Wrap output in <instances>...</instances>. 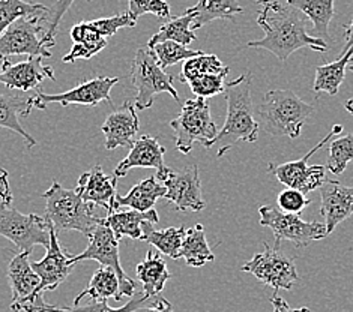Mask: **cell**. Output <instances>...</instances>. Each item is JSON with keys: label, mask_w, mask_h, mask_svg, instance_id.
Returning a JSON list of instances; mask_svg holds the SVG:
<instances>
[{"label": "cell", "mask_w": 353, "mask_h": 312, "mask_svg": "<svg viewBox=\"0 0 353 312\" xmlns=\"http://www.w3.org/2000/svg\"><path fill=\"white\" fill-rule=\"evenodd\" d=\"M257 24L263 29L265 37L250 41L248 47L263 48L285 62L292 53L310 47L314 52H327V42L307 32V20L302 14L289 5L269 0L257 15Z\"/></svg>", "instance_id": "obj_1"}, {"label": "cell", "mask_w": 353, "mask_h": 312, "mask_svg": "<svg viewBox=\"0 0 353 312\" xmlns=\"http://www.w3.org/2000/svg\"><path fill=\"white\" fill-rule=\"evenodd\" d=\"M251 72H243L236 80L225 84L224 98L227 103L225 123L218 136L212 140L211 147L218 146V156H224L238 141L256 143L259 128L251 101Z\"/></svg>", "instance_id": "obj_2"}, {"label": "cell", "mask_w": 353, "mask_h": 312, "mask_svg": "<svg viewBox=\"0 0 353 312\" xmlns=\"http://www.w3.org/2000/svg\"><path fill=\"white\" fill-rule=\"evenodd\" d=\"M316 110L290 89L269 90L257 107L260 125L272 137L298 138L305 121Z\"/></svg>", "instance_id": "obj_3"}, {"label": "cell", "mask_w": 353, "mask_h": 312, "mask_svg": "<svg viewBox=\"0 0 353 312\" xmlns=\"http://www.w3.org/2000/svg\"><path fill=\"white\" fill-rule=\"evenodd\" d=\"M46 219L56 231H79L83 236L94 233L103 218L94 214V205L86 203L75 189L63 188L57 180L44 192Z\"/></svg>", "instance_id": "obj_4"}, {"label": "cell", "mask_w": 353, "mask_h": 312, "mask_svg": "<svg viewBox=\"0 0 353 312\" xmlns=\"http://www.w3.org/2000/svg\"><path fill=\"white\" fill-rule=\"evenodd\" d=\"M176 134V149L188 155L196 143L211 149L212 140L218 136V128L211 116V105L205 98L188 99L182 105L181 114L170 122Z\"/></svg>", "instance_id": "obj_5"}, {"label": "cell", "mask_w": 353, "mask_h": 312, "mask_svg": "<svg viewBox=\"0 0 353 312\" xmlns=\"http://www.w3.org/2000/svg\"><path fill=\"white\" fill-rule=\"evenodd\" d=\"M131 80L137 89L136 108L146 110L154 105L158 94H170L179 103V94L173 86V77L158 65L154 52L148 47L137 50L131 65Z\"/></svg>", "instance_id": "obj_6"}, {"label": "cell", "mask_w": 353, "mask_h": 312, "mask_svg": "<svg viewBox=\"0 0 353 312\" xmlns=\"http://www.w3.org/2000/svg\"><path fill=\"white\" fill-rule=\"evenodd\" d=\"M44 15H26L15 20L0 35V62L10 61L11 56L52 57L44 42Z\"/></svg>", "instance_id": "obj_7"}, {"label": "cell", "mask_w": 353, "mask_h": 312, "mask_svg": "<svg viewBox=\"0 0 353 312\" xmlns=\"http://www.w3.org/2000/svg\"><path fill=\"white\" fill-rule=\"evenodd\" d=\"M52 225L37 214L24 215L12 207L0 209V236L11 240L20 252L32 254L37 245L48 248Z\"/></svg>", "instance_id": "obj_8"}, {"label": "cell", "mask_w": 353, "mask_h": 312, "mask_svg": "<svg viewBox=\"0 0 353 312\" xmlns=\"http://www.w3.org/2000/svg\"><path fill=\"white\" fill-rule=\"evenodd\" d=\"M260 225L271 229L275 236V245L289 240L296 248H305L311 242L321 240L327 236L325 222H307L299 215L284 214L280 209L262 206L259 209Z\"/></svg>", "instance_id": "obj_9"}, {"label": "cell", "mask_w": 353, "mask_h": 312, "mask_svg": "<svg viewBox=\"0 0 353 312\" xmlns=\"http://www.w3.org/2000/svg\"><path fill=\"white\" fill-rule=\"evenodd\" d=\"M343 132L341 125H334L327 136L317 143L305 156H302L298 161H289L280 165L269 164L268 173L275 176L280 183L285 185L288 188L298 189L304 194H308L314 189H319L326 180V167L323 165H308L310 158L317 154L326 143H330L332 137Z\"/></svg>", "instance_id": "obj_10"}, {"label": "cell", "mask_w": 353, "mask_h": 312, "mask_svg": "<svg viewBox=\"0 0 353 312\" xmlns=\"http://www.w3.org/2000/svg\"><path fill=\"white\" fill-rule=\"evenodd\" d=\"M263 252H259L241 267L242 272L256 276V280L272 287L275 291H290L299 280L295 260L289 258L284 252H281L279 245L271 248L268 242H263Z\"/></svg>", "instance_id": "obj_11"}, {"label": "cell", "mask_w": 353, "mask_h": 312, "mask_svg": "<svg viewBox=\"0 0 353 312\" xmlns=\"http://www.w3.org/2000/svg\"><path fill=\"white\" fill-rule=\"evenodd\" d=\"M72 263H80L85 260H95L101 266L112 267L121 280L122 296L132 298L136 294V282L127 276L119 260V240L116 239L112 229L101 222L89 236L88 248L81 254L71 257Z\"/></svg>", "instance_id": "obj_12"}, {"label": "cell", "mask_w": 353, "mask_h": 312, "mask_svg": "<svg viewBox=\"0 0 353 312\" xmlns=\"http://www.w3.org/2000/svg\"><path fill=\"white\" fill-rule=\"evenodd\" d=\"M161 180L167 192L164 198L181 212H201L206 201L201 196V185L197 165H188L179 171L167 168L163 174H155Z\"/></svg>", "instance_id": "obj_13"}, {"label": "cell", "mask_w": 353, "mask_h": 312, "mask_svg": "<svg viewBox=\"0 0 353 312\" xmlns=\"http://www.w3.org/2000/svg\"><path fill=\"white\" fill-rule=\"evenodd\" d=\"M74 266L75 263H72L68 252H66L62 248V245L59 243L57 231L52 227V233H50V247L47 248L46 257L32 264V269L39 276V285L35 291V296H33V308L30 312H35L39 306L44 305V293L53 291L62 282H65Z\"/></svg>", "instance_id": "obj_14"}, {"label": "cell", "mask_w": 353, "mask_h": 312, "mask_svg": "<svg viewBox=\"0 0 353 312\" xmlns=\"http://www.w3.org/2000/svg\"><path fill=\"white\" fill-rule=\"evenodd\" d=\"M119 83L117 77H97L88 81L80 83L71 90H66L63 94L47 95L43 90H39L33 98V108L46 110L50 104H61L62 107H68L71 104L95 107L103 101L113 105L112 101V89Z\"/></svg>", "instance_id": "obj_15"}, {"label": "cell", "mask_w": 353, "mask_h": 312, "mask_svg": "<svg viewBox=\"0 0 353 312\" xmlns=\"http://www.w3.org/2000/svg\"><path fill=\"white\" fill-rule=\"evenodd\" d=\"M44 57L29 56L20 63H11L10 61L0 62V83L6 89L29 92L37 89L46 79L56 80L54 70L44 65Z\"/></svg>", "instance_id": "obj_16"}, {"label": "cell", "mask_w": 353, "mask_h": 312, "mask_svg": "<svg viewBox=\"0 0 353 312\" xmlns=\"http://www.w3.org/2000/svg\"><path fill=\"white\" fill-rule=\"evenodd\" d=\"M29 257V252H19L8 266V281L12 290L11 309L14 312H30L33 308L39 276L32 269Z\"/></svg>", "instance_id": "obj_17"}, {"label": "cell", "mask_w": 353, "mask_h": 312, "mask_svg": "<svg viewBox=\"0 0 353 312\" xmlns=\"http://www.w3.org/2000/svg\"><path fill=\"white\" fill-rule=\"evenodd\" d=\"M319 191L322 198L321 215L325 219L327 234H331L339 224L353 215V187L326 179Z\"/></svg>", "instance_id": "obj_18"}, {"label": "cell", "mask_w": 353, "mask_h": 312, "mask_svg": "<svg viewBox=\"0 0 353 312\" xmlns=\"http://www.w3.org/2000/svg\"><path fill=\"white\" fill-rule=\"evenodd\" d=\"M116 188L117 177L107 176L103 171V167L95 165L90 171L80 176L75 191L86 203L104 207L108 214H112L119 209L116 206Z\"/></svg>", "instance_id": "obj_19"}, {"label": "cell", "mask_w": 353, "mask_h": 312, "mask_svg": "<svg viewBox=\"0 0 353 312\" xmlns=\"http://www.w3.org/2000/svg\"><path fill=\"white\" fill-rule=\"evenodd\" d=\"M140 129L139 116L136 113V105L130 101L123 103L121 108L114 110L112 114H108L103 128L105 137V149L113 150L116 147H131L134 137L137 136Z\"/></svg>", "instance_id": "obj_20"}, {"label": "cell", "mask_w": 353, "mask_h": 312, "mask_svg": "<svg viewBox=\"0 0 353 312\" xmlns=\"http://www.w3.org/2000/svg\"><path fill=\"white\" fill-rule=\"evenodd\" d=\"M164 155L165 147L155 137L141 136L132 143L128 156L116 165L114 177H125L132 168H155L157 174H161L169 168L164 164Z\"/></svg>", "instance_id": "obj_21"}, {"label": "cell", "mask_w": 353, "mask_h": 312, "mask_svg": "<svg viewBox=\"0 0 353 312\" xmlns=\"http://www.w3.org/2000/svg\"><path fill=\"white\" fill-rule=\"evenodd\" d=\"M33 95H26V92H19L12 95L0 94V128H6L17 132L28 143V147L37 146V140L24 129L21 125L23 117H28L33 110Z\"/></svg>", "instance_id": "obj_22"}, {"label": "cell", "mask_w": 353, "mask_h": 312, "mask_svg": "<svg viewBox=\"0 0 353 312\" xmlns=\"http://www.w3.org/2000/svg\"><path fill=\"white\" fill-rule=\"evenodd\" d=\"M157 224L159 216L155 209H150L148 212H139V210H114L103 218V224L112 229L116 239L121 240L122 238H131L134 240H141V225L143 222Z\"/></svg>", "instance_id": "obj_23"}, {"label": "cell", "mask_w": 353, "mask_h": 312, "mask_svg": "<svg viewBox=\"0 0 353 312\" xmlns=\"http://www.w3.org/2000/svg\"><path fill=\"white\" fill-rule=\"evenodd\" d=\"M71 39L74 44L70 53L63 56V63L81 61V59L88 61V59L97 56L107 47V38L101 37L94 26H92L90 21H83L79 23L77 26H74L71 29Z\"/></svg>", "instance_id": "obj_24"}, {"label": "cell", "mask_w": 353, "mask_h": 312, "mask_svg": "<svg viewBox=\"0 0 353 312\" xmlns=\"http://www.w3.org/2000/svg\"><path fill=\"white\" fill-rule=\"evenodd\" d=\"M165 187L157 180L155 176H149L148 179H143L130 189L127 196H117L116 206L117 207H131L139 212H148L154 209L157 200L165 196Z\"/></svg>", "instance_id": "obj_25"}, {"label": "cell", "mask_w": 353, "mask_h": 312, "mask_svg": "<svg viewBox=\"0 0 353 312\" xmlns=\"http://www.w3.org/2000/svg\"><path fill=\"white\" fill-rule=\"evenodd\" d=\"M285 3L304 14L313 24L314 37L326 42L330 38V24L335 15L334 0H285Z\"/></svg>", "instance_id": "obj_26"}, {"label": "cell", "mask_w": 353, "mask_h": 312, "mask_svg": "<svg viewBox=\"0 0 353 312\" xmlns=\"http://www.w3.org/2000/svg\"><path fill=\"white\" fill-rule=\"evenodd\" d=\"M187 12L194 15L191 29L196 32L214 20H233V15L242 14L243 8L238 0H199Z\"/></svg>", "instance_id": "obj_27"}, {"label": "cell", "mask_w": 353, "mask_h": 312, "mask_svg": "<svg viewBox=\"0 0 353 312\" xmlns=\"http://www.w3.org/2000/svg\"><path fill=\"white\" fill-rule=\"evenodd\" d=\"M137 276L143 284V293L149 298L158 296L172 278L165 261L155 251H148L146 258L137 266Z\"/></svg>", "instance_id": "obj_28"}, {"label": "cell", "mask_w": 353, "mask_h": 312, "mask_svg": "<svg viewBox=\"0 0 353 312\" xmlns=\"http://www.w3.org/2000/svg\"><path fill=\"white\" fill-rule=\"evenodd\" d=\"M85 298H90V300H108L114 299L121 302V280L112 267L101 266L98 271L92 276V280L86 290H83L77 298L74 299V305H80V302Z\"/></svg>", "instance_id": "obj_29"}, {"label": "cell", "mask_w": 353, "mask_h": 312, "mask_svg": "<svg viewBox=\"0 0 353 312\" xmlns=\"http://www.w3.org/2000/svg\"><path fill=\"white\" fill-rule=\"evenodd\" d=\"M141 240L155 247L161 254L169 256L173 260H179L182 240L185 238V227H169L164 230H155L152 222H143L141 225Z\"/></svg>", "instance_id": "obj_30"}, {"label": "cell", "mask_w": 353, "mask_h": 312, "mask_svg": "<svg viewBox=\"0 0 353 312\" xmlns=\"http://www.w3.org/2000/svg\"><path fill=\"white\" fill-rule=\"evenodd\" d=\"M353 59V47L349 48L346 53L340 54L337 61L332 63H326L316 68V79L313 90L314 94L319 92H326L327 95H337L340 86L346 77V70Z\"/></svg>", "instance_id": "obj_31"}, {"label": "cell", "mask_w": 353, "mask_h": 312, "mask_svg": "<svg viewBox=\"0 0 353 312\" xmlns=\"http://www.w3.org/2000/svg\"><path fill=\"white\" fill-rule=\"evenodd\" d=\"M181 257L185 258V263L191 267H201L209 261H214L215 256L206 240V233L201 224H197L188 229L182 240Z\"/></svg>", "instance_id": "obj_32"}, {"label": "cell", "mask_w": 353, "mask_h": 312, "mask_svg": "<svg viewBox=\"0 0 353 312\" xmlns=\"http://www.w3.org/2000/svg\"><path fill=\"white\" fill-rule=\"evenodd\" d=\"M194 21V15L185 12L181 17H174L169 23L161 26L155 35L148 41V48H152L154 45L159 44L164 41H173L178 42L181 45H190L192 41H196V32L191 29V24Z\"/></svg>", "instance_id": "obj_33"}, {"label": "cell", "mask_w": 353, "mask_h": 312, "mask_svg": "<svg viewBox=\"0 0 353 312\" xmlns=\"http://www.w3.org/2000/svg\"><path fill=\"white\" fill-rule=\"evenodd\" d=\"M154 298L146 296L145 293L136 294V298L130 300L127 305L121 308H112L108 306L107 300H92L88 305H72V306H54L47 305L44 303L43 306H39L35 312H132L140 306H145L148 303L152 302Z\"/></svg>", "instance_id": "obj_34"}, {"label": "cell", "mask_w": 353, "mask_h": 312, "mask_svg": "<svg viewBox=\"0 0 353 312\" xmlns=\"http://www.w3.org/2000/svg\"><path fill=\"white\" fill-rule=\"evenodd\" d=\"M229 66H224L220 59L215 54H206L200 53L196 57H191L188 61H185L182 71L179 75V80L182 83H190L192 79L200 77L203 74H221V72H229Z\"/></svg>", "instance_id": "obj_35"}, {"label": "cell", "mask_w": 353, "mask_h": 312, "mask_svg": "<svg viewBox=\"0 0 353 312\" xmlns=\"http://www.w3.org/2000/svg\"><path fill=\"white\" fill-rule=\"evenodd\" d=\"M47 6L41 3H29L24 0H0V35L11 24L26 15H44Z\"/></svg>", "instance_id": "obj_36"}, {"label": "cell", "mask_w": 353, "mask_h": 312, "mask_svg": "<svg viewBox=\"0 0 353 312\" xmlns=\"http://www.w3.org/2000/svg\"><path fill=\"white\" fill-rule=\"evenodd\" d=\"M150 50L154 52L157 62L163 70L169 68V66H173L182 61H188V59L196 57L200 53H203L200 52V50H190L185 45H181L178 42H173V41L159 42V44L154 45Z\"/></svg>", "instance_id": "obj_37"}, {"label": "cell", "mask_w": 353, "mask_h": 312, "mask_svg": "<svg viewBox=\"0 0 353 312\" xmlns=\"http://www.w3.org/2000/svg\"><path fill=\"white\" fill-rule=\"evenodd\" d=\"M353 159V136H344L331 141L330 158H327L326 168L332 174L340 176L346 170L349 163Z\"/></svg>", "instance_id": "obj_38"}, {"label": "cell", "mask_w": 353, "mask_h": 312, "mask_svg": "<svg viewBox=\"0 0 353 312\" xmlns=\"http://www.w3.org/2000/svg\"><path fill=\"white\" fill-rule=\"evenodd\" d=\"M74 2L75 0H56L52 6L47 8V12L43 17V21L46 28L44 42L48 50L56 45V35H57L59 24H61L63 15L68 12V10Z\"/></svg>", "instance_id": "obj_39"}, {"label": "cell", "mask_w": 353, "mask_h": 312, "mask_svg": "<svg viewBox=\"0 0 353 312\" xmlns=\"http://www.w3.org/2000/svg\"><path fill=\"white\" fill-rule=\"evenodd\" d=\"M229 72H221V74H203L200 77L192 79L188 86L191 87L192 94L197 98H212L215 95L224 94V79L227 77Z\"/></svg>", "instance_id": "obj_40"}, {"label": "cell", "mask_w": 353, "mask_h": 312, "mask_svg": "<svg viewBox=\"0 0 353 312\" xmlns=\"http://www.w3.org/2000/svg\"><path fill=\"white\" fill-rule=\"evenodd\" d=\"M134 20L145 14H154L159 19H169L170 5L165 0H128V11Z\"/></svg>", "instance_id": "obj_41"}, {"label": "cell", "mask_w": 353, "mask_h": 312, "mask_svg": "<svg viewBox=\"0 0 353 312\" xmlns=\"http://www.w3.org/2000/svg\"><path fill=\"white\" fill-rule=\"evenodd\" d=\"M90 24L94 26V29L99 33L101 37L107 38V37L116 35V33L123 28H134L137 24V21L134 20L128 12H125L121 15L110 17V19L94 20V21H90Z\"/></svg>", "instance_id": "obj_42"}, {"label": "cell", "mask_w": 353, "mask_h": 312, "mask_svg": "<svg viewBox=\"0 0 353 312\" xmlns=\"http://www.w3.org/2000/svg\"><path fill=\"white\" fill-rule=\"evenodd\" d=\"M276 205H279L280 210L284 214L299 215L302 210L311 205V201L305 197L304 192L288 188L279 194V197H276Z\"/></svg>", "instance_id": "obj_43"}, {"label": "cell", "mask_w": 353, "mask_h": 312, "mask_svg": "<svg viewBox=\"0 0 353 312\" xmlns=\"http://www.w3.org/2000/svg\"><path fill=\"white\" fill-rule=\"evenodd\" d=\"M14 197L10 187V173L0 168V209L10 207L12 205Z\"/></svg>", "instance_id": "obj_44"}, {"label": "cell", "mask_w": 353, "mask_h": 312, "mask_svg": "<svg viewBox=\"0 0 353 312\" xmlns=\"http://www.w3.org/2000/svg\"><path fill=\"white\" fill-rule=\"evenodd\" d=\"M132 312H173V305L163 296H155L152 302L148 303L145 306H140Z\"/></svg>", "instance_id": "obj_45"}, {"label": "cell", "mask_w": 353, "mask_h": 312, "mask_svg": "<svg viewBox=\"0 0 353 312\" xmlns=\"http://www.w3.org/2000/svg\"><path fill=\"white\" fill-rule=\"evenodd\" d=\"M271 303L274 306V312H310L308 308H290L288 305V302H285L281 296H279L276 293L272 294Z\"/></svg>", "instance_id": "obj_46"}, {"label": "cell", "mask_w": 353, "mask_h": 312, "mask_svg": "<svg viewBox=\"0 0 353 312\" xmlns=\"http://www.w3.org/2000/svg\"><path fill=\"white\" fill-rule=\"evenodd\" d=\"M344 38H346V44H344V50L340 54H344L349 48L353 47V19L346 26V30H344Z\"/></svg>", "instance_id": "obj_47"}, {"label": "cell", "mask_w": 353, "mask_h": 312, "mask_svg": "<svg viewBox=\"0 0 353 312\" xmlns=\"http://www.w3.org/2000/svg\"><path fill=\"white\" fill-rule=\"evenodd\" d=\"M344 108L347 110V113H350L353 116V98L346 101V104H344Z\"/></svg>", "instance_id": "obj_48"}, {"label": "cell", "mask_w": 353, "mask_h": 312, "mask_svg": "<svg viewBox=\"0 0 353 312\" xmlns=\"http://www.w3.org/2000/svg\"><path fill=\"white\" fill-rule=\"evenodd\" d=\"M254 2H256V3H259V5H262V6H263V5H266V3L269 2V0H254Z\"/></svg>", "instance_id": "obj_49"}, {"label": "cell", "mask_w": 353, "mask_h": 312, "mask_svg": "<svg viewBox=\"0 0 353 312\" xmlns=\"http://www.w3.org/2000/svg\"><path fill=\"white\" fill-rule=\"evenodd\" d=\"M349 70H350V72H353V63L349 65Z\"/></svg>", "instance_id": "obj_50"}]
</instances>
